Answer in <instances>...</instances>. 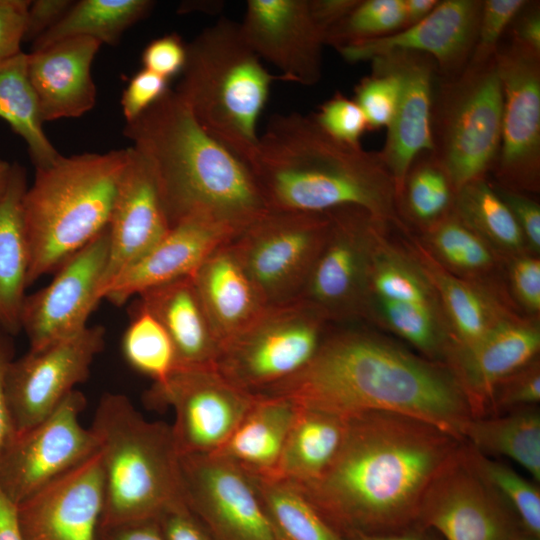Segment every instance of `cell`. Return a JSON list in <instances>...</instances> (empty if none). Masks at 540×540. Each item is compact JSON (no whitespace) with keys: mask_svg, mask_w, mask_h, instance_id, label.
Instances as JSON below:
<instances>
[{"mask_svg":"<svg viewBox=\"0 0 540 540\" xmlns=\"http://www.w3.org/2000/svg\"><path fill=\"white\" fill-rule=\"evenodd\" d=\"M461 443L410 416L363 413L347 418L327 469L295 486L341 535L404 530L416 524L426 488Z\"/></svg>","mask_w":540,"mask_h":540,"instance_id":"obj_1","label":"cell"},{"mask_svg":"<svg viewBox=\"0 0 540 540\" xmlns=\"http://www.w3.org/2000/svg\"><path fill=\"white\" fill-rule=\"evenodd\" d=\"M350 418L391 412L427 422L463 442L472 417L455 378L382 340L359 333L324 339L300 372L260 393Z\"/></svg>","mask_w":540,"mask_h":540,"instance_id":"obj_2","label":"cell"},{"mask_svg":"<svg viewBox=\"0 0 540 540\" xmlns=\"http://www.w3.org/2000/svg\"><path fill=\"white\" fill-rule=\"evenodd\" d=\"M246 166L268 209L394 213L395 185L379 153L332 138L310 115H273Z\"/></svg>","mask_w":540,"mask_h":540,"instance_id":"obj_3","label":"cell"},{"mask_svg":"<svg viewBox=\"0 0 540 540\" xmlns=\"http://www.w3.org/2000/svg\"><path fill=\"white\" fill-rule=\"evenodd\" d=\"M123 134L152 167L171 227L200 217L241 232L268 210L249 168L202 129L175 90L125 122Z\"/></svg>","mask_w":540,"mask_h":540,"instance_id":"obj_4","label":"cell"},{"mask_svg":"<svg viewBox=\"0 0 540 540\" xmlns=\"http://www.w3.org/2000/svg\"><path fill=\"white\" fill-rule=\"evenodd\" d=\"M128 149L60 155L35 168L22 198L30 254L28 286L54 273L108 226Z\"/></svg>","mask_w":540,"mask_h":540,"instance_id":"obj_5","label":"cell"},{"mask_svg":"<svg viewBox=\"0 0 540 540\" xmlns=\"http://www.w3.org/2000/svg\"><path fill=\"white\" fill-rule=\"evenodd\" d=\"M90 429L103 471L99 524L156 519L166 508L184 501L171 425L147 420L126 395L105 393Z\"/></svg>","mask_w":540,"mask_h":540,"instance_id":"obj_6","label":"cell"},{"mask_svg":"<svg viewBox=\"0 0 540 540\" xmlns=\"http://www.w3.org/2000/svg\"><path fill=\"white\" fill-rule=\"evenodd\" d=\"M175 91L202 129L242 162L258 143V118L275 79L247 44L240 24L222 18L186 44Z\"/></svg>","mask_w":540,"mask_h":540,"instance_id":"obj_7","label":"cell"},{"mask_svg":"<svg viewBox=\"0 0 540 540\" xmlns=\"http://www.w3.org/2000/svg\"><path fill=\"white\" fill-rule=\"evenodd\" d=\"M436 92L432 154L456 193L464 185L483 179L496 162L503 111L496 58L483 64L468 63L456 77L442 79Z\"/></svg>","mask_w":540,"mask_h":540,"instance_id":"obj_8","label":"cell"},{"mask_svg":"<svg viewBox=\"0 0 540 540\" xmlns=\"http://www.w3.org/2000/svg\"><path fill=\"white\" fill-rule=\"evenodd\" d=\"M326 319L303 299L270 305L221 348L215 367L235 386L262 393L308 365L324 341Z\"/></svg>","mask_w":540,"mask_h":540,"instance_id":"obj_9","label":"cell"},{"mask_svg":"<svg viewBox=\"0 0 540 540\" xmlns=\"http://www.w3.org/2000/svg\"><path fill=\"white\" fill-rule=\"evenodd\" d=\"M327 227V213L268 209L232 239L268 306L299 299Z\"/></svg>","mask_w":540,"mask_h":540,"instance_id":"obj_10","label":"cell"},{"mask_svg":"<svg viewBox=\"0 0 540 540\" xmlns=\"http://www.w3.org/2000/svg\"><path fill=\"white\" fill-rule=\"evenodd\" d=\"M255 398L256 394L229 382L215 366H176L144 396L150 408L174 410L171 428L180 456L217 452Z\"/></svg>","mask_w":540,"mask_h":540,"instance_id":"obj_11","label":"cell"},{"mask_svg":"<svg viewBox=\"0 0 540 540\" xmlns=\"http://www.w3.org/2000/svg\"><path fill=\"white\" fill-rule=\"evenodd\" d=\"M85 406L75 389L42 421L8 439L0 452V490L15 505L98 449L80 422Z\"/></svg>","mask_w":540,"mask_h":540,"instance_id":"obj_12","label":"cell"},{"mask_svg":"<svg viewBox=\"0 0 540 540\" xmlns=\"http://www.w3.org/2000/svg\"><path fill=\"white\" fill-rule=\"evenodd\" d=\"M187 507L214 540H279L253 478L217 454L180 456Z\"/></svg>","mask_w":540,"mask_h":540,"instance_id":"obj_13","label":"cell"},{"mask_svg":"<svg viewBox=\"0 0 540 540\" xmlns=\"http://www.w3.org/2000/svg\"><path fill=\"white\" fill-rule=\"evenodd\" d=\"M104 341L102 326H88L71 338L29 349L12 360L5 388L14 433L42 421L87 380Z\"/></svg>","mask_w":540,"mask_h":540,"instance_id":"obj_14","label":"cell"},{"mask_svg":"<svg viewBox=\"0 0 540 540\" xmlns=\"http://www.w3.org/2000/svg\"><path fill=\"white\" fill-rule=\"evenodd\" d=\"M511 513L476 471L462 442L426 488L417 522L445 540H510L523 531Z\"/></svg>","mask_w":540,"mask_h":540,"instance_id":"obj_15","label":"cell"},{"mask_svg":"<svg viewBox=\"0 0 540 540\" xmlns=\"http://www.w3.org/2000/svg\"><path fill=\"white\" fill-rule=\"evenodd\" d=\"M109 257L108 229L69 257L45 287L25 296L20 327L36 350L71 338L88 325L102 300L101 290Z\"/></svg>","mask_w":540,"mask_h":540,"instance_id":"obj_16","label":"cell"},{"mask_svg":"<svg viewBox=\"0 0 540 540\" xmlns=\"http://www.w3.org/2000/svg\"><path fill=\"white\" fill-rule=\"evenodd\" d=\"M495 58L503 111L494 166L504 183L535 190L540 175V54L510 40L499 45Z\"/></svg>","mask_w":540,"mask_h":540,"instance_id":"obj_17","label":"cell"},{"mask_svg":"<svg viewBox=\"0 0 540 540\" xmlns=\"http://www.w3.org/2000/svg\"><path fill=\"white\" fill-rule=\"evenodd\" d=\"M326 213V236L299 299L328 318L352 311L362 300L371 262L369 244L381 219L358 207Z\"/></svg>","mask_w":540,"mask_h":540,"instance_id":"obj_18","label":"cell"},{"mask_svg":"<svg viewBox=\"0 0 540 540\" xmlns=\"http://www.w3.org/2000/svg\"><path fill=\"white\" fill-rule=\"evenodd\" d=\"M104 502L97 449L16 506L23 540H96Z\"/></svg>","mask_w":540,"mask_h":540,"instance_id":"obj_19","label":"cell"},{"mask_svg":"<svg viewBox=\"0 0 540 540\" xmlns=\"http://www.w3.org/2000/svg\"><path fill=\"white\" fill-rule=\"evenodd\" d=\"M239 24L250 48L277 67L283 80L305 86L318 83L326 33L309 0H249Z\"/></svg>","mask_w":540,"mask_h":540,"instance_id":"obj_20","label":"cell"},{"mask_svg":"<svg viewBox=\"0 0 540 540\" xmlns=\"http://www.w3.org/2000/svg\"><path fill=\"white\" fill-rule=\"evenodd\" d=\"M482 0H439L423 20L388 36L336 49L349 63L372 61L398 51L431 57L443 80L459 75L475 47Z\"/></svg>","mask_w":540,"mask_h":540,"instance_id":"obj_21","label":"cell"},{"mask_svg":"<svg viewBox=\"0 0 540 540\" xmlns=\"http://www.w3.org/2000/svg\"><path fill=\"white\" fill-rule=\"evenodd\" d=\"M372 61L391 70L400 81L394 118L387 128L384 147L378 152L398 196L415 160L424 153H433L435 149L433 109L438 71L431 57L416 52H393Z\"/></svg>","mask_w":540,"mask_h":540,"instance_id":"obj_22","label":"cell"},{"mask_svg":"<svg viewBox=\"0 0 540 540\" xmlns=\"http://www.w3.org/2000/svg\"><path fill=\"white\" fill-rule=\"evenodd\" d=\"M107 226L109 257L101 297L108 284L148 252L171 228L155 173L145 157L128 147Z\"/></svg>","mask_w":540,"mask_h":540,"instance_id":"obj_23","label":"cell"},{"mask_svg":"<svg viewBox=\"0 0 540 540\" xmlns=\"http://www.w3.org/2000/svg\"><path fill=\"white\" fill-rule=\"evenodd\" d=\"M239 233L227 224L208 218L180 221L108 284L103 299L120 306L150 288L192 276L211 253Z\"/></svg>","mask_w":540,"mask_h":540,"instance_id":"obj_24","label":"cell"},{"mask_svg":"<svg viewBox=\"0 0 540 540\" xmlns=\"http://www.w3.org/2000/svg\"><path fill=\"white\" fill-rule=\"evenodd\" d=\"M101 45L79 36L27 53L28 78L43 122L77 118L94 107L91 66Z\"/></svg>","mask_w":540,"mask_h":540,"instance_id":"obj_25","label":"cell"},{"mask_svg":"<svg viewBox=\"0 0 540 540\" xmlns=\"http://www.w3.org/2000/svg\"><path fill=\"white\" fill-rule=\"evenodd\" d=\"M539 347V330L520 323H498L476 343L460 347L456 382L472 417L488 415L495 387L530 363Z\"/></svg>","mask_w":540,"mask_h":540,"instance_id":"obj_26","label":"cell"},{"mask_svg":"<svg viewBox=\"0 0 540 540\" xmlns=\"http://www.w3.org/2000/svg\"><path fill=\"white\" fill-rule=\"evenodd\" d=\"M230 242L211 253L191 276L221 348L268 307Z\"/></svg>","mask_w":540,"mask_h":540,"instance_id":"obj_27","label":"cell"},{"mask_svg":"<svg viewBox=\"0 0 540 540\" xmlns=\"http://www.w3.org/2000/svg\"><path fill=\"white\" fill-rule=\"evenodd\" d=\"M138 296V307L151 313L171 338L177 366H215L221 345L191 276L155 286Z\"/></svg>","mask_w":540,"mask_h":540,"instance_id":"obj_28","label":"cell"},{"mask_svg":"<svg viewBox=\"0 0 540 540\" xmlns=\"http://www.w3.org/2000/svg\"><path fill=\"white\" fill-rule=\"evenodd\" d=\"M299 406L289 398L256 394L225 444L215 453L255 477H270L280 459Z\"/></svg>","mask_w":540,"mask_h":540,"instance_id":"obj_29","label":"cell"},{"mask_svg":"<svg viewBox=\"0 0 540 540\" xmlns=\"http://www.w3.org/2000/svg\"><path fill=\"white\" fill-rule=\"evenodd\" d=\"M27 187L25 169L12 164L10 182L0 201V328L10 335L21 331L20 313L28 287L30 254L22 219Z\"/></svg>","mask_w":540,"mask_h":540,"instance_id":"obj_30","label":"cell"},{"mask_svg":"<svg viewBox=\"0 0 540 540\" xmlns=\"http://www.w3.org/2000/svg\"><path fill=\"white\" fill-rule=\"evenodd\" d=\"M347 419L299 406L280 459L268 478L303 485L317 479L330 465L342 443Z\"/></svg>","mask_w":540,"mask_h":540,"instance_id":"obj_31","label":"cell"},{"mask_svg":"<svg viewBox=\"0 0 540 540\" xmlns=\"http://www.w3.org/2000/svg\"><path fill=\"white\" fill-rule=\"evenodd\" d=\"M463 442L485 455L513 460L540 481V413L536 409L522 407L507 414L471 417Z\"/></svg>","mask_w":540,"mask_h":540,"instance_id":"obj_32","label":"cell"},{"mask_svg":"<svg viewBox=\"0 0 540 540\" xmlns=\"http://www.w3.org/2000/svg\"><path fill=\"white\" fill-rule=\"evenodd\" d=\"M0 118L24 140L35 168L49 166L61 155L44 132L28 78L27 53L0 61Z\"/></svg>","mask_w":540,"mask_h":540,"instance_id":"obj_33","label":"cell"},{"mask_svg":"<svg viewBox=\"0 0 540 540\" xmlns=\"http://www.w3.org/2000/svg\"><path fill=\"white\" fill-rule=\"evenodd\" d=\"M150 0H81L73 2L63 17L37 38L32 50L44 49L71 37H89L116 45L124 32L148 15Z\"/></svg>","mask_w":540,"mask_h":540,"instance_id":"obj_34","label":"cell"},{"mask_svg":"<svg viewBox=\"0 0 540 540\" xmlns=\"http://www.w3.org/2000/svg\"><path fill=\"white\" fill-rule=\"evenodd\" d=\"M251 477L279 540H344L295 485Z\"/></svg>","mask_w":540,"mask_h":540,"instance_id":"obj_35","label":"cell"},{"mask_svg":"<svg viewBox=\"0 0 540 540\" xmlns=\"http://www.w3.org/2000/svg\"><path fill=\"white\" fill-rule=\"evenodd\" d=\"M456 213L479 236L506 249L516 250L523 244L524 236L514 215L484 178L456 191Z\"/></svg>","mask_w":540,"mask_h":540,"instance_id":"obj_36","label":"cell"},{"mask_svg":"<svg viewBox=\"0 0 540 540\" xmlns=\"http://www.w3.org/2000/svg\"><path fill=\"white\" fill-rule=\"evenodd\" d=\"M122 351L132 368L154 382L164 381L177 366L168 333L151 313L140 307L124 332Z\"/></svg>","mask_w":540,"mask_h":540,"instance_id":"obj_37","label":"cell"},{"mask_svg":"<svg viewBox=\"0 0 540 540\" xmlns=\"http://www.w3.org/2000/svg\"><path fill=\"white\" fill-rule=\"evenodd\" d=\"M465 443V442H464ZM471 463L483 480L517 517L527 534L540 538V491L512 468L465 443Z\"/></svg>","mask_w":540,"mask_h":540,"instance_id":"obj_38","label":"cell"},{"mask_svg":"<svg viewBox=\"0 0 540 540\" xmlns=\"http://www.w3.org/2000/svg\"><path fill=\"white\" fill-rule=\"evenodd\" d=\"M405 26L404 0H359L325 36L336 49L393 34Z\"/></svg>","mask_w":540,"mask_h":540,"instance_id":"obj_39","label":"cell"},{"mask_svg":"<svg viewBox=\"0 0 540 540\" xmlns=\"http://www.w3.org/2000/svg\"><path fill=\"white\" fill-rule=\"evenodd\" d=\"M453 191L452 183L439 161L432 153H424L412 164L402 193H406L408 209L413 217L432 223L446 215Z\"/></svg>","mask_w":540,"mask_h":540,"instance_id":"obj_40","label":"cell"},{"mask_svg":"<svg viewBox=\"0 0 540 540\" xmlns=\"http://www.w3.org/2000/svg\"><path fill=\"white\" fill-rule=\"evenodd\" d=\"M439 285L460 347L476 343L496 325L484 298L471 286L451 277H442Z\"/></svg>","mask_w":540,"mask_h":540,"instance_id":"obj_41","label":"cell"},{"mask_svg":"<svg viewBox=\"0 0 540 540\" xmlns=\"http://www.w3.org/2000/svg\"><path fill=\"white\" fill-rule=\"evenodd\" d=\"M431 240L438 253L456 268L474 271L487 268L492 256L484 240L456 213L435 223Z\"/></svg>","mask_w":540,"mask_h":540,"instance_id":"obj_42","label":"cell"},{"mask_svg":"<svg viewBox=\"0 0 540 540\" xmlns=\"http://www.w3.org/2000/svg\"><path fill=\"white\" fill-rule=\"evenodd\" d=\"M372 73L355 87L353 99L362 110L369 130L388 128L400 96L398 77L382 64L372 61Z\"/></svg>","mask_w":540,"mask_h":540,"instance_id":"obj_43","label":"cell"},{"mask_svg":"<svg viewBox=\"0 0 540 540\" xmlns=\"http://www.w3.org/2000/svg\"><path fill=\"white\" fill-rule=\"evenodd\" d=\"M369 284L377 299L432 307L424 283L413 272L395 261L373 260L371 257L366 286Z\"/></svg>","mask_w":540,"mask_h":540,"instance_id":"obj_44","label":"cell"},{"mask_svg":"<svg viewBox=\"0 0 540 540\" xmlns=\"http://www.w3.org/2000/svg\"><path fill=\"white\" fill-rule=\"evenodd\" d=\"M381 312L391 328L427 353L438 345V332L432 307L378 299Z\"/></svg>","mask_w":540,"mask_h":540,"instance_id":"obj_45","label":"cell"},{"mask_svg":"<svg viewBox=\"0 0 540 540\" xmlns=\"http://www.w3.org/2000/svg\"><path fill=\"white\" fill-rule=\"evenodd\" d=\"M527 0H484L474 50L468 63L483 64L496 55L504 32Z\"/></svg>","mask_w":540,"mask_h":540,"instance_id":"obj_46","label":"cell"},{"mask_svg":"<svg viewBox=\"0 0 540 540\" xmlns=\"http://www.w3.org/2000/svg\"><path fill=\"white\" fill-rule=\"evenodd\" d=\"M312 117L329 136L351 146H361V137L368 130L360 107L341 93L325 101Z\"/></svg>","mask_w":540,"mask_h":540,"instance_id":"obj_47","label":"cell"},{"mask_svg":"<svg viewBox=\"0 0 540 540\" xmlns=\"http://www.w3.org/2000/svg\"><path fill=\"white\" fill-rule=\"evenodd\" d=\"M540 401V370L538 362H530L504 378L493 390L490 415L528 407ZM489 415V416H490Z\"/></svg>","mask_w":540,"mask_h":540,"instance_id":"obj_48","label":"cell"},{"mask_svg":"<svg viewBox=\"0 0 540 540\" xmlns=\"http://www.w3.org/2000/svg\"><path fill=\"white\" fill-rule=\"evenodd\" d=\"M143 69L167 80L182 72L186 61V43L176 34H166L147 44L141 55Z\"/></svg>","mask_w":540,"mask_h":540,"instance_id":"obj_49","label":"cell"},{"mask_svg":"<svg viewBox=\"0 0 540 540\" xmlns=\"http://www.w3.org/2000/svg\"><path fill=\"white\" fill-rule=\"evenodd\" d=\"M169 80L146 69L138 71L130 80L121 98L125 122L137 118L169 89Z\"/></svg>","mask_w":540,"mask_h":540,"instance_id":"obj_50","label":"cell"},{"mask_svg":"<svg viewBox=\"0 0 540 540\" xmlns=\"http://www.w3.org/2000/svg\"><path fill=\"white\" fill-rule=\"evenodd\" d=\"M156 521L164 540H214L185 501L166 508Z\"/></svg>","mask_w":540,"mask_h":540,"instance_id":"obj_51","label":"cell"},{"mask_svg":"<svg viewBox=\"0 0 540 540\" xmlns=\"http://www.w3.org/2000/svg\"><path fill=\"white\" fill-rule=\"evenodd\" d=\"M29 3L27 0H0V61L22 52Z\"/></svg>","mask_w":540,"mask_h":540,"instance_id":"obj_52","label":"cell"},{"mask_svg":"<svg viewBox=\"0 0 540 540\" xmlns=\"http://www.w3.org/2000/svg\"><path fill=\"white\" fill-rule=\"evenodd\" d=\"M495 188V187H494ZM498 195L514 215L524 238L535 250L540 248V207L539 205L513 190L496 189Z\"/></svg>","mask_w":540,"mask_h":540,"instance_id":"obj_53","label":"cell"},{"mask_svg":"<svg viewBox=\"0 0 540 540\" xmlns=\"http://www.w3.org/2000/svg\"><path fill=\"white\" fill-rule=\"evenodd\" d=\"M70 0H35L30 1L26 21L24 41L34 42L54 26L71 7Z\"/></svg>","mask_w":540,"mask_h":540,"instance_id":"obj_54","label":"cell"},{"mask_svg":"<svg viewBox=\"0 0 540 540\" xmlns=\"http://www.w3.org/2000/svg\"><path fill=\"white\" fill-rule=\"evenodd\" d=\"M512 283L520 301L530 310L540 309V262L535 258H521L512 268Z\"/></svg>","mask_w":540,"mask_h":540,"instance_id":"obj_55","label":"cell"},{"mask_svg":"<svg viewBox=\"0 0 540 540\" xmlns=\"http://www.w3.org/2000/svg\"><path fill=\"white\" fill-rule=\"evenodd\" d=\"M511 40L522 47L540 54L539 2L528 1L511 25Z\"/></svg>","mask_w":540,"mask_h":540,"instance_id":"obj_56","label":"cell"},{"mask_svg":"<svg viewBox=\"0 0 540 540\" xmlns=\"http://www.w3.org/2000/svg\"><path fill=\"white\" fill-rule=\"evenodd\" d=\"M96 540H164L156 519L99 524Z\"/></svg>","mask_w":540,"mask_h":540,"instance_id":"obj_57","label":"cell"},{"mask_svg":"<svg viewBox=\"0 0 540 540\" xmlns=\"http://www.w3.org/2000/svg\"><path fill=\"white\" fill-rule=\"evenodd\" d=\"M10 334L0 328V452L14 433L6 397V373L14 359V348Z\"/></svg>","mask_w":540,"mask_h":540,"instance_id":"obj_58","label":"cell"},{"mask_svg":"<svg viewBox=\"0 0 540 540\" xmlns=\"http://www.w3.org/2000/svg\"><path fill=\"white\" fill-rule=\"evenodd\" d=\"M359 0H309L311 12L325 33L343 19ZM326 36V34H325Z\"/></svg>","mask_w":540,"mask_h":540,"instance_id":"obj_59","label":"cell"},{"mask_svg":"<svg viewBox=\"0 0 540 540\" xmlns=\"http://www.w3.org/2000/svg\"><path fill=\"white\" fill-rule=\"evenodd\" d=\"M0 540H23L17 523L16 506L0 490Z\"/></svg>","mask_w":540,"mask_h":540,"instance_id":"obj_60","label":"cell"},{"mask_svg":"<svg viewBox=\"0 0 540 540\" xmlns=\"http://www.w3.org/2000/svg\"><path fill=\"white\" fill-rule=\"evenodd\" d=\"M344 540H428L421 532L404 529L389 533H364L352 531L342 535Z\"/></svg>","mask_w":540,"mask_h":540,"instance_id":"obj_61","label":"cell"},{"mask_svg":"<svg viewBox=\"0 0 540 540\" xmlns=\"http://www.w3.org/2000/svg\"><path fill=\"white\" fill-rule=\"evenodd\" d=\"M438 2L439 0H404V28L423 20L432 12Z\"/></svg>","mask_w":540,"mask_h":540,"instance_id":"obj_62","label":"cell"},{"mask_svg":"<svg viewBox=\"0 0 540 540\" xmlns=\"http://www.w3.org/2000/svg\"><path fill=\"white\" fill-rule=\"evenodd\" d=\"M12 173V164L0 158V201L5 195Z\"/></svg>","mask_w":540,"mask_h":540,"instance_id":"obj_63","label":"cell"},{"mask_svg":"<svg viewBox=\"0 0 540 540\" xmlns=\"http://www.w3.org/2000/svg\"><path fill=\"white\" fill-rule=\"evenodd\" d=\"M510 540H539V538L533 537L526 532L522 531L518 533L516 536L511 538Z\"/></svg>","mask_w":540,"mask_h":540,"instance_id":"obj_64","label":"cell"}]
</instances>
